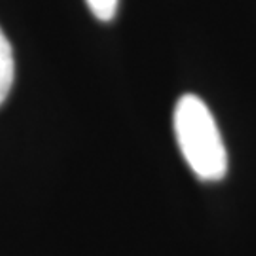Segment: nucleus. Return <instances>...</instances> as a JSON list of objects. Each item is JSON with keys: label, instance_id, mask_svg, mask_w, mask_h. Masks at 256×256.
Returning a JSON list of instances; mask_svg holds the SVG:
<instances>
[{"label": "nucleus", "instance_id": "obj_1", "mask_svg": "<svg viewBox=\"0 0 256 256\" xmlns=\"http://www.w3.org/2000/svg\"><path fill=\"white\" fill-rule=\"evenodd\" d=\"M174 137L192 173L205 182H218L228 173V152L209 106L192 93L174 106Z\"/></svg>", "mask_w": 256, "mask_h": 256}, {"label": "nucleus", "instance_id": "obj_2", "mask_svg": "<svg viewBox=\"0 0 256 256\" xmlns=\"http://www.w3.org/2000/svg\"><path fill=\"white\" fill-rule=\"evenodd\" d=\"M14 78H16V61H14L12 44L0 28V104L8 99Z\"/></svg>", "mask_w": 256, "mask_h": 256}, {"label": "nucleus", "instance_id": "obj_3", "mask_svg": "<svg viewBox=\"0 0 256 256\" xmlns=\"http://www.w3.org/2000/svg\"><path fill=\"white\" fill-rule=\"evenodd\" d=\"M92 14L99 21H112L116 18L120 0H86Z\"/></svg>", "mask_w": 256, "mask_h": 256}]
</instances>
